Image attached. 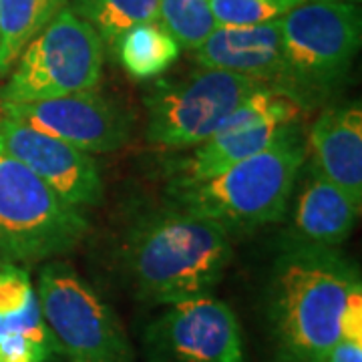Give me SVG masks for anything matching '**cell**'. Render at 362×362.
Instances as JSON below:
<instances>
[{"instance_id": "6da1fadb", "label": "cell", "mask_w": 362, "mask_h": 362, "mask_svg": "<svg viewBox=\"0 0 362 362\" xmlns=\"http://www.w3.org/2000/svg\"><path fill=\"white\" fill-rule=\"evenodd\" d=\"M228 232L220 221L183 207L137 223L125 247L137 294L163 306L209 296L232 259Z\"/></svg>"}, {"instance_id": "7a4b0ae2", "label": "cell", "mask_w": 362, "mask_h": 362, "mask_svg": "<svg viewBox=\"0 0 362 362\" xmlns=\"http://www.w3.org/2000/svg\"><path fill=\"white\" fill-rule=\"evenodd\" d=\"M358 270L337 250L300 244L284 254L272 284L270 320L286 362H314L340 340V320Z\"/></svg>"}, {"instance_id": "3957f363", "label": "cell", "mask_w": 362, "mask_h": 362, "mask_svg": "<svg viewBox=\"0 0 362 362\" xmlns=\"http://www.w3.org/2000/svg\"><path fill=\"white\" fill-rule=\"evenodd\" d=\"M306 161V143L294 127L280 141L197 183L171 185L177 207L220 221L228 230L278 221L288 209Z\"/></svg>"}, {"instance_id": "277c9868", "label": "cell", "mask_w": 362, "mask_h": 362, "mask_svg": "<svg viewBox=\"0 0 362 362\" xmlns=\"http://www.w3.org/2000/svg\"><path fill=\"white\" fill-rule=\"evenodd\" d=\"M282 78L278 90L300 105L337 89L361 49V11L346 0H306L280 18Z\"/></svg>"}, {"instance_id": "5b68a950", "label": "cell", "mask_w": 362, "mask_h": 362, "mask_svg": "<svg viewBox=\"0 0 362 362\" xmlns=\"http://www.w3.org/2000/svg\"><path fill=\"white\" fill-rule=\"evenodd\" d=\"M89 232L81 207L0 151V259L37 264L77 247Z\"/></svg>"}, {"instance_id": "8992f818", "label": "cell", "mask_w": 362, "mask_h": 362, "mask_svg": "<svg viewBox=\"0 0 362 362\" xmlns=\"http://www.w3.org/2000/svg\"><path fill=\"white\" fill-rule=\"evenodd\" d=\"M266 83L220 69L157 81L145 97L147 141L161 149H194L216 135L233 109Z\"/></svg>"}, {"instance_id": "52a82bcc", "label": "cell", "mask_w": 362, "mask_h": 362, "mask_svg": "<svg viewBox=\"0 0 362 362\" xmlns=\"http://www.w3.org/2000/svg\"><path fill=\"white\" fill-rule=\"evenodd\" d=\"M103 75V40L73 8H63L21 52L4 105L33 103L95 89Z\"/></svg>"}, {"instance_id": "ba28073f", "label": "cell", "mask_w": 362, "mask_h": 362, "mask_svg": "<svg viewBox=\"0 0 362 362\" xmlns=\"http://www.w3.org/2000/svg\"><path fill=\"white\" fill-rule=\"evenodd\" d=\"M40 312L69 362H133L129 338L113 308L71 266H45L37 286Z\"/></svg>"}, {"instance_id": "9c48e42d", "label": "cell", "mask_w": 362, "mask_h": 362, "mask_svg": "<svg viewBox=\"0 0 362 362\" xmlns=\"http://www.w3.org/2000/svg\"><path fill=\"white\" fill-rule=\"evenodd\" d=\"M147 349L156 362H247L238 316L211 294L168 306L147 330Z\"/></svg>"}, {"instance_id": "30bf717a", "label": "cell", "mask_w": 362, "mask_h": 362, "mask_svg": "<svg viewBox=\"0 0 362 362\" xmlns=\"http://www.w3.org/2000/svg\"><path fill=\"white\" fill-rule=\"evenodd\" d=\"M4 113L90 156L117 151L129 139V115L93 89L33 103L4 105Z\"/></svg>"}, {"instance_id": "8fae6325", "label": "cell", "mask_w": 362, "mask_h": 362, "mask_svg": "<svg viewBox=\"0 0 362 362\" xmlns=\"http://www.w3.org/2000/svg\"><path fill=\"white\" fill-rule=\"evenodd\" d=\"M0 151L21 161L75 207L101 204L103 180L90 153L21 121H0Z\"/></svg>"}, {"instance_id": "7c38bea8", "label": "cell", "mask_w": 362, "mask_h": 362, "mask_svg": "<svg viewBox=\"0 0 362 362\" xmlns=\"http://www.w3.org/2000/svg\"><path fill=\"white\" fill-rule=\"evenodd\" d=\"M194 54L195 63L202 69H220L246 75L278 89L284 69L282 23L278 18L262 25H218Z\"/></svg>"}, {"instance_id": "4fadbf2b", "label": "cell", "mask_w": 362, "mask_h": 362, "mask_svg": "<svg viewBox=\"0 0 362 362\" xmlns=\"http://www.w3.org/2000/svg\"><path fill=\"white\" fill-rule=\"evenodd\" d=\"M312 171L362 199V109L358 103L328 107L308 131Z\"/></svg>"}, {"instance_id": "5bb4252c", "label": "cell", "mask_w": 362, "mask_h": 362, "mask_svg": "<svg viewBox=\"0 0 362 362\" xmlns=\"http://www.w3.org/2000/svg\"><path fill=\"white\" fill-rule=\"evenodd\" d=\"M362 199L344 192L310 169L298 194L292 226L300 244L334 247L349 238L361 218Z\"/></svg>"}, {"instance_id": "9a60e30c", "label": "cell", "mask_w": 362, "mask_h": 362, "mask_svg": "<svg viewBox=\"0 0 362 362\" xmlns=\"http://www.w3.org/2000/svg\"><path fill=\"white\" fill-rule=\"evenodd\" d=\"M296 125H254V127H220L216 135L194 147L171 168V185L197 183L230 169L247 157L256 156L280 141Z\"/></svg>"}, {"instance_id": "2e32d148", "label": "cell", "mask_w": 362, "mask_h": 362, "mask_svg": "<svg viewBox=\"0 0 362 362\" xmlns=\"http://www.w3.org/2000/svg\"><path fill=\"white\" fill-rule=\"evenodd\" d=\"M0 330L54 346L40 312L37 288L30 282V276L13 264L0 268Z\"/></svg>"}, {"instance_id": "e0dca14e", "label": "cell", "mask_w": 362, "mask_h": 362, "mask_svg": "<svg viewBox=\"0 0 362 362\" xmlns=\"http://www.w3.org/2000/svg\"><path fill=\"white\" fill-rule=\"evenodd\" d=\"M66 0H0V75L11 73L25 47L65 8Z\"/></svg>"}, {"instance_id": "ac0fdd59", "label": "cell", "mask_w": 362, "mask_h": 362, "mask_svg": "<svg viewBox=\"0 0 362 362\" xmlns=\"http://www.w3.org/2000/svg\"><path fill=\"white\" fill-rule=\"evenodd\" d=\"M119 61L135 78L163 75L180 59V45L159 23H143L129 28L117 42Z\"/></svg>"}, {"instance_id": "d6986e66", "label": "cell", "mask_w": 362, "mask_h": 362, "mask_svg": "<svg viewBox=\"0 0 362 362\" xmlns=\"http://www.w3.org/2000/svg\"><path fill=\"white\" fill-rule=\"evenodd\" d=\"M73 11L97 30L107 47L115 49L129 28L156 23L159 0H75Z\"/></svg>"}, {"instance_id": "ffe728a7", "label": "cell", "mask_w": 362, "mask_h": 362, "mask_svg": "<svg viewBox=\"0 0 362 362\" xmlns=\"http://www.w3.org/2000/svg\"><path fill=\"white\" fill-rule=\"evenodd\" d=\"M157 23L185 51L199 49L218 26L209 0H159Z\"/></svg>"}, {"instance_id": "44dd1931", "label": "cell", "mask_w": 362, "mask_h": 362, "mask_svg": "<svg viewBox=\"0 0 362 362\" xmlns=\"http://www.w3.org/2000/svg\"><path fill=\"white\" fill-rule=\"evenodd\" d=\"M306 0H209L221 26L262 25L278 21Z\"/></svg>"}, {"instance_id": "7402d4cb", "label": "cell", "mask_w": 362, "mask_h": 362, "mask_svg": "<svg viewBox=\"0 0 362 362\" xmlns=\"http://www.w3.org/2000/svg\"><path fill=\"white\" fill-rule=\"evenodd\" d=\"M340 338L362 342V284H356L349 294L340 320Z\"/></svg>"}, {"instance_id": "603a6c76", "label": "cell", "mask_w": 362, "mask_h": 362, "mask_svg": "<svg viewBox=\"0 0 362 362\" xmlns=\"http://www.w3.org/2000/svg\"><path fill=\"white\" fill-rule=\"evenodd\" d=\"M314 362H362V342L340 338Z\"/></svg>"}, {"instance_id": "cb8c5ba5", "label": "cell", "mask_w": 362, "mask_h": 362, "mask_svg": "<svg viewBox=\"0 0 362 362\" xmlns=\"http://www.w3.org/2000/svg\"><path fill=\"white\" fill-rule=\"evenodd\" d=\"M346 2H354V0H346ZM356 2H358V0H356Z\"/></svg>"}, {"instance_id": "d4e9b609", "label": "cell", "mask_w": 362, "mask_h": 362, "mask_svg": "<svg viewBox=\"0 0 362 362\" xmlns=\"http://www.w3.org/2000/svg\"><path fill=\"white\" fill-rule=\"evenodd\" d=\"M0 362H2V358H0Z\"/></svg>"}]
</instances>
